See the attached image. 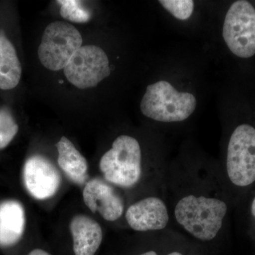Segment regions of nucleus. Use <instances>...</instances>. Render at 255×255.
Here are the masks:
<instances>
[{
  "instance_id": "14",
  "label": "nucleus",
  "mask_w": 255,
  "mask_h": 255,
  "mask_svg": "<svg viewBox=\"0 0 255 255\" xmlns=\"http://www.w3.org/2000/svg\"><path fill=\"white\" fill-rule=\"evenodd\" d=\"M21 65L12 43L0 33V90L14 89L19 83Z\"/></svg>"
},
{
  "instance_id": "10",
  "label": "nucleus",
  "mask_w": 255,
  "mask_h": 255,
  "mask_svg": "<svg viewBox=\"0 0 255 255\" xmlns=\"http://www.w3.org/2000/svg\"><path fill=\"white\" fill-rule=\"evenodd\" d=\"M126 219L134 231L145 232L164 229L168 223L169 215L163 201L149 197L132 204L126 213Z\"/></svg>"
},
{
  "instance_id": "4",
  "label": "nucleus",
  "mask_w": 255,
  "mask_h": 255,
  "mask_svg": "<svg viewBox=\"0 0 255 255\" xmlns=\"http://www.w3.org/2000/svg\"><path fill=\"white\" fill-rule=\"evenodd\" d=\"M82 44V37L75 26L65 21H54L43 32L38 58L45 68L58 71L65 68Z\"/></svg>"
},
{
  "instance_id": "3",
  "label": "nucleus",
  "mask_w": 255,
  "mask_h": 255,
  "mask_svg": "<svg viewBox=\"0 0 255 255\" xmlns=\"http://www.w3.org/2000/svg\"><path fill=\"white\" fill-rule=\"evenodd\" d=\"M141 149L136 139L122 135L102 156L100 168L107 182L130 188L136 184L141 177Z\"/></svg>"
},
{
  "instance_id": "11",
  "label": "nucleus",
  "mask_w": 255,
  "mask_h": 255,
  "mask_svg": "<svg viewBox=\"0 0 255 255\" xmlns=\"http://www.w3.org/2000/svg\"><path fill=\"white\" fill-rule=\"evenodd\" d=\"M75 255H95L102 244L103 233L95 220L86 215L74 216L70 224Z\"/></svg>"
},
{
  "instance_id": "5",
  "label": "nucleus",
  "mask_w": 255,
  "mask_h": 255,
  "mask_svg": "<svg viewBox=\"0 0 255 255\" xmlns=\"http://www.w3.org/2000/svg\"><path fill=\"white\" fill-rule=\"evenodd\" d=\"M223 37L233 54L249 58L255 54V9L249 1H235L227 11Z\"/></svg>"
},
{
  "instance_id": "13",
  "label": "nucleus",
  "mask_w": 255,
  "mask_h": 255,
  "mask_svg": "<svg viewBox=\"0 0 255 255\" xmlns=\"http://www.w3.org/2000/svg\"><path fill=\"white\" fill-rule=\"evenodd\" d=\"M58 163L70 180L78 184L86 182L88 164L85 157L77 150L73 142L63 136L56 144Z\"/></svg>"
},
{
  "instance_id": "16",
  "label": "nucleus",
  "mask_w": 255,
  "mask_h": 255,
  "mask_svg": "<svg viewBox=\"0 0 255 255\" xmlns=\"http://www.w3.org/2000/svg\"><path fill=\"white\" fill-rule=\"evenodd\" d=\"M18 126L8 111L0 110V150L9 145L16 136Z\"/></svg>"
},
{
  "instance_id": "20",
  "label": "nucleus",
  "mask_w": 255,
  "mask_h": 255,
  "mask_svg": "<svg viewBox=\"0 0 255 255\" xmlns=\"http://www.w3.org/2000/svg\"><path fill=\"white\" fill-rule=\"evenodd\" d=\"M251 211L252 214L255 217V198L253 201V204H252Z\"/></svg>"
},
{
  "instance_id": "18",
  "label": "nucleus",
  "mask_w": 255,
  "mask_h": 255,
  "mask_svg": "<svg viewBox=\"0 0 255 255\" xmlns=\"http://www.w3.org/2000/svg\"><path fill=\"white\" fill-rule=\"evenodd\" d=\"M27 255H51L48 252L41 249H35L30 252Z\"/></svg>"
},
{
  "instance_id": "15",
  "label": "nucleus",
  "mask_w": 255,
  "mask_h": 255,
  "mask_svg": "<svg viewBox=\"0 0 255 255\" xmlns=\"http://www.w3.org/2000/svg\"><path fill=\"white\" fill-rule=\"evenodd\" d=\"M61 5L60 14L65 19L75 23H86L91 18V14L85 9L81 1L75 0L58 1Z\"/></svg>"
},
{
  "instance_id": "6",
  "label": "nucleus",
  "mask_w": 255,
  "mask_h": 255,
  "mask_svg": "<svg viewBox=\"0 0 255 255\" xmlns=\"http://www.w3.org/2000/svg\"><path fill=\"white\" fill-rule=\"evenodd\" d=\"M226 167L230 180L244 187L255 182V129L248 124L236 128L228 146Z\"/></svg>"
},
{
  "instance_id": "9",
  "label": "nucleus",
  "mask_w": 255,
  "mask_h": 255,
  "mask_svg": "<svg viewBox=\"0 0 255 255\" xmlns=\"http://www.w3.org/2000/svg\"><path fill=\"white\" fill-rule=\"evenodd\" d=\"M83 200L92 213L99 212L104 219L110 222L117 221L124 213L122 198L104 181L93 179L84 188Z\"/></svg>"
},
{
  "instance_id": "1",
  "label": "nucleus",
  "mask_w": 255,
  "mask_h": 255,
  "mask_svg": "<svg viewBox=\"0 0 255 255\" xmlns=\"http://www.w3.org/2000/svg\"><path fill=\"white\" fill-rule=\"evenodd\" d=\"M227 209L226 203L219 199L190 195L178 202L174 214L177 222L191 236L209 241L222 227Z\"/></svg>"
},
{
  "instance_id": "17",
  "label": "nucleus",
  "mask_w": 255,
  "mask_h": 255,
  "mask_svg": "<svg viewBox=\"0 0 255 255\" xmlns=\"http://www.w3.org/2000/svg\"><path fill=\"white\" fill-rule=\"evenodd\" d=\"M160 4L174 17L179 20H187L194 11L192 0H160Z\"/></svg>"
},
{
  "instance_id": "7",
  "label": "nucleus",
  "mask_w": 255,
  "mask_h": 255,
  "mask_svg": "<svg viewBox=\"0 0 255 255\" xmlns=\"http://www.w3.org/2000/svg\"><path fill=\"white\" fill-rule=\"evenodd\" d=\"M63 70L68 81L79 89L97 86L111 74L105 52L92 45L80 47Z\"/></svg>"
},
{
  "instance_id": "12",
  "label": "nucleus",
  "mask_w": 255,
  "mask_h": 255,
  "mask_svg": "<svg viewBox=\"0 0 255 255\" xmlns=\"http://www.w3.org/2000/svg\"><path fill=\"white\" fill-rule=\"evenodd\" d=\"M26 226L24 209L19 201L0 203V246H14L22 238Z\"/></svg>"
},
{
  "instance_id": "2",
  "label": "nucleus",
  "mask_w": 255,
  "mask_h": 255,
  "mask_svg": "<svg viewBox=\"0 0 255 255\" xmlns=\"http://www.w3.org/2000/svg\"><path fill=\"white\" fill-rule=\"evenodd\" d=\"M197 102L189 92H178L169 82L161 80L146 89L140 110L147 118L159 122H180L194 113Z\"/></svg>"
},
{
  "instance_id": "19",
  "label": "nucleus",
  "mask_w": 255,
  "mask_h": 255,
  "mask_svg": "<svg viewBox=\"0 0 255 255\" xmlns=\"http://www.w3.org/2000/svg\"><path fill=\"white\" fill-rule=\"evenodd\" d=\"M140 255H157V253L154 251H149L147 252V253H143V254H141ZM167 255H182L181 253H177V252H174V253H170V254Z\"/></svg>"
},
{
  "instance_id": "8",
  "label": "nucleus",
  "mask_w": 255,
  "mask_h": 255,
  "mask_svg": "<svg viewBox=\"0 0 255 255\" xmlns=\"http://www.w3.org/2000/svg\"><path fill=\"white\" fill-rule=\"evenodd\" d=\"M23 181L30 195L38 200L49 199L56 194L61 183L59 171L41 155L28 158L23 168Z\"/></svg>"
}]
</instances>
